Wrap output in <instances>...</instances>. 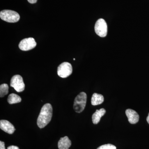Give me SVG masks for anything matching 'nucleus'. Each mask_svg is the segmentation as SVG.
I'll return each mask as SVG.
<instances>
[{"label": "nucleus", "mask_w": 149, "mask_h": 149, "mask_svg": "<svg viewBox=\"0 0 149 149\" xmlns=\"http://www.w3.org/2000/svg\"><path fill=\"white\" fill-rule=\"evenodd\" d=\"M53 109L50 104L43 106L37 120V124L40 128H44L50 122L52 116Z\"/></svg>", "instance_id": "f257e3e1"}, {"label": "nucleus", "mask_w": 149, "mask_h": 149, "mask_svg": "<svg viewBox=\"0 0 149 149\" xmlns=\"http://www.w3.org/2000/svg\"><path fill=\"white\" fill-rule=\"evenodd\" d=\"M87 96L84 92H81L77 95L74 100L73 108L74 111L78 113L84 110L87 102Z\"/></svg>", "instance_id": "f03ea898"}, {"label": "nucleus", "mask_w": 149, "mask_h": 149, "mask_svg": "<svg viewBox=\"0 0 149 149\" xmlns=\"http://www.w3.org/2000/svg\"><path fill=\"white\" fill-rule=\"evenodd\" d=\"M0 17L2 20L7 22L15 23L19 20L20 16L19 14L15 11L5 10L0 13Z\"/></svg>", "instance_id": "7ed1b4c3"}, {"label": "nucleus", "mask_w": 149, "mask_h": 149, "mask_svg": "<svg viewBox=\"0 0 149 149\" xmlns=\"http://www.w3.org/2000/svg\"><path fill=\"white\" fill-rule=\"evenodd\" d=\"M96 34L100 37H105L107 34V25L103 19H99L96 22L95 26Z\"/></svg>", "instance_id": "20e7f679"}, {"label": "nucleus", "mask_w": 149, "mask_h": 149, "mask_svg": "<svg viewBox=\"0 0 149 149\" xmlns=\"http://www.w3.org/2000/svg\"><path fill=\"white\" fill-rule=\"evenodd\" d=\"M72 68L70 63L63 62L58 67L57 73L59 77L66 78L72 74Z\"/></svg>", "instance_id": "39448f33"}, {"label": "nucleus", "mask_w": 149, "mask_h": 149, "mask_svg": "<svg viewBox=\"0 0 149 149\" xmlns=\"http://www.w3.org/2000/svg\"><path fill=\"white\" fill-rule=\"evenodd\" d=\"M10 86L18 93L24 91L25 85L22 76L18 74L14 75L11 79Z\"/></svg>", "instance_id": "423d86ee"}, {"label": "nucleus", "mask_w": 149, "mask_h": 149, "mask_svg": "<svg viewBox=\"0 0 149 149\" xmlns=\"http://www.w3.org/2000/svg\"><path fill=\"white\" fill-rule=\"evenodd\" d=\"M37 45L35 39L32 37L25 38L22 40L19 45V47L21 50L27 51L34 49Z\"/></svg>", "instance_id": "0eeeda50"}, {"label": "nucleus", "mask_w": 149, "mask_h": 149, "mask_svg": "<svg viewBox=\"0 0 149 149\" xmlns=\"http://www.w3.org/2000/svg\"><path fill=\"white\" fill-rule=\"evenodd\" d=\"M0 128L3 131L12 134L13 133L15 129L13 125L8 120H1L0 121Z\"/></svg>", "instance_id": "6e6552de"}, {"label": "nucleus", "mask_w": 149, "mask_h": 149, "mask_svg": "<svg viewBox=\"0 0 149 149\" xmlns=\"http://www.w3.org/2000/svg\"><path fill=\"white\" fill-rule=\"evenodd\" d=\"M125 114L128 118V121L131 124H136L139 122V116L135 111L131 109H126Z\"/></svg>", "instance_id": "1a4fd4ad"}, {"label": "nucleus", "mask_w": 149, "mask_h": 149, "mask_svg": "<svg viewBox=\"0 0 149 149\" xmlns=\"http://www.w3.org/2000/svg\"><path fill=\"white\" fill-rule=\"evenodd\" d=\"M106 110L104 109H97L92 116V120L94 124H97L100 122L101 118L105 114Z\"/></svg>", "instance_id": "9d476101"}, {"label": "nucleus", "mask_w": 149, "mask_h": 149, "mask_svg": "<svg viewBox=\"0 0 149 149\" xmlns=\"http://www.w3.org/2000/svg\"><path fill=\"white\" fill-rule=\"evenodd\" d=\"M71 145V141L67 136L61 138L58 142L59 149H68Z\"/></svg>", "instance_id": "9b49d317"}, {"label": "nucleus", "mask_w": 149, "mask_h": 149, "mask_svg": "<svg viewBox=\"0 0 149 149\" xmlns=\"http://www.w3.org/2000/svg\"><path fill=\"white\" fill-rule=\"evenodd\" d=\"M104 101V96L101 94L95 93L91 98V104L93 106L100 104Z\"/></svg>", "instance_id": "f8f14e48"}, {"label": "nucleus", "mask_w": 149, "mask_h": 149, "mask_svg": "<svg viewBox=\"0 0 149 149\" xmlns=\"http://www.w3.org/2000/svg\"><path fill=\"white\" fill-rule=\"evenodd\" d=\"M22 101V99L19 96L16 94H11L8 96V102L10 104L18 103Z\"/></svg>", "instance_id": "ddd939ff"}, {"label": "nucleus", "mask_w": 149, "mask_h": 149, "mask_svg": "<svg viewBox=\"0 0 149 149\" xmlns=\"http://www.w3.org/2000/svg\"><path fill=\"white\" fill-rule=\"evenodd\" d=\"M9 87L7 84H3L0 86V97H3L8 93Z\"/></svg>", "instance_id": "4468645a"}, {"label": "nucleus", "mask_w": 149, "mask_h": 149, "mask_svg": "<svg viewBox=\"0 0 149 149\" xmlns=\"http://www.w3.org/2000/svg\"><path fill=\"white\" fill-rule=\"evenodd\" d=\"M97 149H116V147L111 144L102 145L97 148Z\"/></svg>", "instance_id": "2eb2a0df"}, {"label": "nucleus", "mask_w": 149, "mask_h": 149, "mask_svg": "<svg viewBox=\"0 0 149 149\" xmlns=\"http://www.w3.org/2000/svg\"><path fill=\"white\" fill-rule=\"evenodd\" d=\"M0 149H6L5 143L2 141H0Z\"/></svg>", "instance_id": "dca6fc26"}, {"label": "nucleus", "mask_w": 149, "mask_h": 149, "mask_svg": "<svg viewBox=\"0 0 149 149\" xmlns=\"http://www.w3.org/2000/svg\"><path fill=\"white\" fill-rule=\"evenodd\" d=\"M7 149H19L18 147L16 146H11L8 147Z\"/></svg>", "instance_id": "f3484780"}, {"label": "nucleus", "mask_w": 149, "mask_h": 149, "mask_svg": "<svg viewBox=\"0 0 149 149\" xmlns=\"http://www.w3.org/2000/svg\"><path fill=\"white\" fill-rule=\"evenodd\" d=\"M28 2L30 3H35L37 2V0H27Z\"/></svg>", "instance_id": "a211bd4d"}, {"label": "nucleus", "mask_w": 149, "mask_h": 149, "mask_svg": "<svg viewBox=\"0 0 149 149\" xmlns=\"http://www.w3.org/2000/svg\"><path fill=\"white\" fill-rule=\"evenodd\" d=\"M147 121L148 122V123L149 124V113L148 115V117L147 118Z\"/></svg>", "instance_id": "6ab92c4d"}, {"label": "nucleus", "mask_w": 149, "mask_h": 149, "mask_svg": "<svg viewBox=\"0 0 149 149\" xmlns=\"http://www.w3.org/2000/svg\"><path fill=\"white\" fill-rule=\"evenodd\" d=\"M75 60V58H74V59H73V60H74H74Z\"/></svg>", "instance_id": "aec40b11"}]
</instances>
